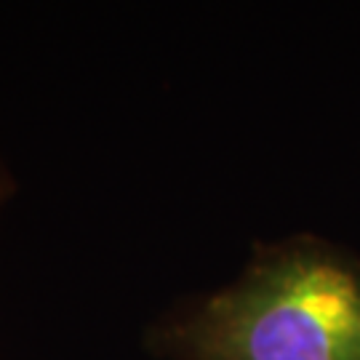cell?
<instances>
[{
	"mask_svg": "<svg viewBox=\"0 0 360 360\" xmlns=\"http://www.w3.org/2000/svg\"><path fill=\"white\" fill-rule=\"evenodd\" d=\"M150 349L171 360H360V267L315 240L275 245L153 328Z\"/></svg>",
	"mask_w": 360,
	"mask_h": 360,
	"instance_id": "1",
	"label": "cell"
},
{
	"mask_svg": "<svg viewBox=\"0 0 360 360\" xmlns=\"http://www.w3.org/2000/svg\"><path fill=\"white\" fill-rule=\"evenodd\" d=\"M3 184H6V179H3V174H0V198H3Z\"/></svg>",
	"mask_w": 360,
	"mask_h": 360,
	"instance_id": "2",
	"label": "cell"
}]
</instances>
